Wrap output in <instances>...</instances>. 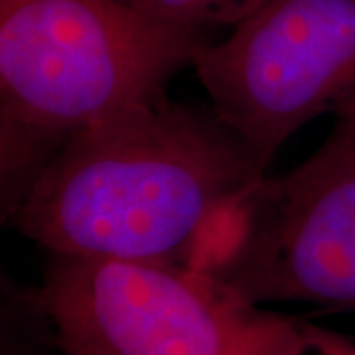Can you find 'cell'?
I'll use <instances>...</instances> for the list:
<instances>
[{
  "mask_svg": "<svg viewBox=\"0 0 355 355\" xmlns=\"http://www.w3.org/2000/svg\"><path fill=\"white\" fill-rule=\"evenodd\" d=\"M263 176L211 107L164 89L73 135L8 216L51 254L207 270Z\"/></svg>",
  "mask_w": 355,
  "mask_h": 355,
  "instance_id": "obj_1",
  "label": "cell"
},
{
  "mask_svg": "<svg viewBox=\"0 0 355 355\" xmlns=\"http://www.w3.org/2000/svg\"><path fill=\"white\" fill-rule=\"evenodd\" d=\"M207 42L130 0H0L8 214L73 135L164 91Z\"/></svg>",
  "mask_w": 355,
  "mask_h": 355,
  "instance_id": "obj_2",
  "label": "cell"
},
{
  "mask_svg": "<svg viewBox=\"0 0 355 355\" xmlns=\"http://www.w3.org/2000/svg\"><path fill=\"white\" fill-rule=\"evenodd\" d=\"M30 304L65 355H302L304 320L190 266L51 254Z\"/></svg>",
  "mask_w": 355,
  "mask_h": 355,
  "instance_id": "obj_3",
  "label": "cell"
},
{
  "mask_svg": "<svg viewBox=\"0 0 355 355\" xmlns=\"http://www.w3.org/2000/svg\"><path fill=\"white\" fill-rule=\"evenodd\" d=\"M205 272L254 304L355 316V95L308 160L247 191Z\"/></svg>",
  "mask_w": 355,
  "mask_h": 355,
  "instance_id": "obj_4",
  "label": "cell"
},
{
  "mask_svg": "<svg viewBox=\"0 0 355 355\" xmlns=\"http://www.w3.org/2000/svg\"><path fill=\"white\" fill-rule=\"evenodd\" d=\"M191 67L266 170L298 128L355 95V0H268Z\"/></svg>",
  "mask_w": 355,
  "mask_h": 355,
  "instance_id": "obj_5",
  "label": "cell"
},
{
  "mask_svg": "<svg viewBox=\"0 0 355 355\" xmlns=\"http://www.w3.org/2000/svg\"><path fill=\"white\" fill-rule=\"evenodd\" d=\"M164 24L205 36L211 28H235L268 0H130ZM207 38V36H205Z\"/></svg>",
  "mask_w": 355,
  "mask_h": 355,
  "instance_id": "obj_6",
  "label": "cell"
},
{
  "mask_svg": "<svg viewBox=\"0 0 355 355\" xmlns=\"http://www.w3.org/2000/svg\"><path fill=\"white\" fill-rule=\"evenodd\" d=\"M302 355H355V336L304 322Z\"/></svg>",
  "mask_w": 355,
  "mask_h": 355,
  "instance_id": "obj_7",
  "label": "cell"
}]
</instances>
